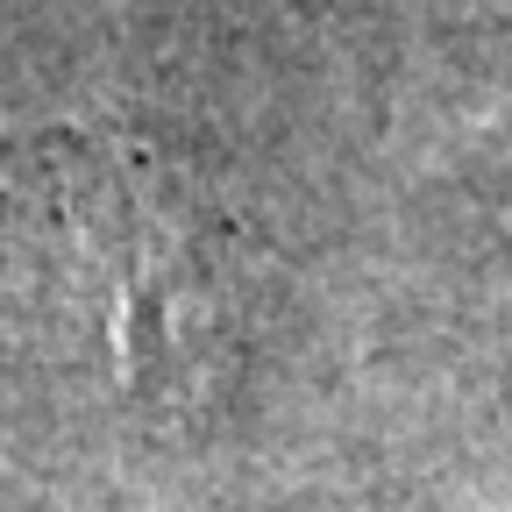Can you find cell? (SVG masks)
<instances>
[{
  "label": "cell",
  "instance_id": "cell-1",
  "mask_svg": "<svg viewBox=\"0 0 512 512\" xmlns=\"http://www.w3.org/2000/svg\"><path fill=\"white\" fill-rule=\"evenodd\" d=\"M50 242L121 377L207 370L228 349L235 228L178 178V164L128 143H57Z\"/></svg>",
  "mask_w": 512,
  "mask_h": 512
}]
</instances>
